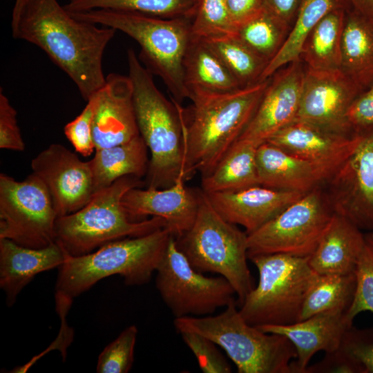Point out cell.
Listing matches in <instances>:
<instances>
[{
  "label": "cell",
  "instance_id": "obj_1",
  "mask_svg": "<svg viewBox=\"0 0 373 373\" xmlns=\"http://www.w3.org/2000/svg\"><path fill=\"white\" fill-rule=\"evenodd\" d=\"M11 28L15 39L41 49L85 100L104 86L103 56L116 30L75 18L57 0H15Z\"/></svg>",
  "mask_w": 373,
  "mask_h": 373
},
{
  "label": "cell",
  "instance_id": "obj_2",
  "mask_svg": "<svg viewBox=\"0 0 373 373\" xmlns=\"http://www.w3.org/2000/svg\"><path fill=\"white\" fill-rule=\"evenodd\" d=\"M270 78L224 93H194L189 114L180 106L184 142V180L208 175L252 118Z\"/></svg>",
  "mask_w": 373,
  "mask_h": 373
},
{
  "label": "cell",
  "instance_id": "obj_3",
  "mask_svg": "<svg viewBox=\"0 0 373 373\" xmlns=\"http://www.w3.org/2000/svg\"><path fill=\"white\" fill-rule=\"evenodd\" d=\"M127 61L140 135L151 154L146 188H168L179 179L185 181L181 104L164 97L152 73L141 64L133 49L127 51Z\"/></svg>",
  "mask_w": 373,
  "mask_h": 373
},
{
  "label": "cell",
  "instance_id": "obj_4",
  "mask_svg": "<svg viewBox=\"0 0 373 373\" xmlns=\"http://www.w3.org/2000/svg\"><path fill=\"white\" fill-rule=\"evenodd\" d=\"M164 227L149 234L108 242L95 251L73 256L64 252L55 294L73 300L100 280L119 275L128 285L147 283L160 263L169 240Z\"/></svg>",
  "mask_w": 373,
  "mask_h": 373
},
{
  "label": "cell",
  "instance_id": "obj_5",
  "mask_svg": "<svg viewBox=\"0 0 373 373\" xmlns=\"http://www.w3.org/2000/svg\"><path fill=\"white\" fill-rule=\"evenodd\" d=\"M70 14L78 19L119 30L133 38L141 49L140 60L162 79L173 100L181 104L189 98L183 64L192 38L191 19H165L103 9Z\"/></svg>",
  "mask_w": 373,
  "mask_h": 373
},
{
  "label": "cell",
  "instance_id": "obj_6",
  "mask_svg": "<svg viewBox=\"0 0 373 373\" xmlns=\"http://www.w3.org/2000/svg\"><path fill=\"white\" fill-rule=\"evenodd\" d=\"M143 185L141 178L127 175L96 192L78 211L57 218L55 242L66 253L78 256L115 240L142 236L166 227L162 218L134 221L125 211L122 204L124 194Z\"/></svg>",
  "mask_w": 373,
  "mask_h": 373
},
{
  "label": "cell",
  "instance_id": "obj_7",
  "mask_svg": "<svg viewBox=\"0 0 373 373\" xmlns=\"http://www.w3.org/2000/svg\"><path fill=\"white\" fill-rule=\"evenodd\" d=\"M237 305L234 300L216 316L175 318L174 327L179 333L191 332L211 339L225 351L238 373H291L296 357L292 343L247 323Z\"/></svg>",
  "mask_w": 373,
  "mask_h": 373
},
{
  "label": "cell",
  "instance_id": "obj_8",
  "mask_svg": "<svg viewBox=\"0 0 373 373\" xmlns=\"http://www.w3.org/2000/svg\"><path fill=\"white\" fill-rule=\"evenodd\" d=\"M175 241L195 269L224 277L236 292L237 305L242 304L254 288L247 262V233L223 219L203 191L193 225Z\"/></svg>",
  "mask_w": 373,
  "mask_h": 373
},
{
  "label": "cell",
  "instance_id": "obj_9",
  "mask_svg": "<svg viewBox=\"0 0 373 373\" xmlns=\"http://www.w3.org/2000/svg\"><path fill=\"white\" fill-rule=\"evenodd\" d=\"M249 260L258 269L259 280L240 306L245 321L256 327L300 321L305 297L318 276L309 257L271 254Z\"/></svg>",
  "mask_w": 373,
  "mask_h": 373
},
{
  "label": "cell",
  "instance_id": "obj_10",
  "mask_svg": "<svg viewBox=\"0 0 373 373\" xmlns=\"http://www.w3.org/2000/svg\"><path fill=\"white\" fill-rule=\"evenodd\" d=\"M323 184H319L275 218L247 234L248 258L283 254L309 257L334 216Z\"/></svg>",
  "mask_w": 373,
  "mask_h": 373
},
{
  "label": "cell",
  "instance_id": "obj_11",
  "mask_svg": "<svg viewBox=\"0 0 373 373\" xmlns=\"http://www.w3.org/2000/svg\"><path fill=\"white\" fill-rule=\"evenodd\" d=\"M156 271V288L175 318L209 316L236 300L228 280L220 276L207 277L195 269L173 235Z\"/></svg>",
  "mask_w": 373,
  "mask_h": 373
},
{
  "label": "cell",
  "instance_id": "obj_12",
  "mask_svg": "<svg viewBox=\"0 0 373 373\" xmlns=\"http://www.w3.org/2000/svg\"><path fill=\"white\" fill-rule=\"evenodd\" d=\"M50 193L32 173L22 181L0 174V239L30 248L55 242L57 218Z\"/></svg>",
  "mask_w": 373,
  "mask_h": 373
},
{
  "label": "cell",
  "instance_id": "obj_13",
  "mask_svg": "<svg viewBox=\"0 0 373 373\" xmlns=\"http://www.w3.org/2000/svg\"><path fill=\"white\" fill-rule=\"evenodd\" d=\"M361 131L354 152L323 184L335 213L373 231V127Z\"/></svg>",
  "mask_w": 373,
  "mask_h": 373
},
{
  "label": "cell",
  "instance_id": "obj_14",
  "mask_svg": "<svg viewBox=\"0 0 373 373\" xmlns=\"http://www.w3.org/2000/svg\"><path fill=\"white\" fill-rule=\"evenodd\" d=\"M361 92L341 69L324 70L307 67L296 119L339 133H354L346 115Z\"/></svg>",
  "mask_w": 373,
  "mask_h": 373
},
{
  "label": "cell",
  "instance_id": "obj_15",
  "mask_svg": "<svg viewBox=\"0 0 373 373\" xmlns=\"http://www.w3.org/2000/svg\"><path fill=\"white\" fill-rule=\"evenodd\" d=\"M30 166L47 188L57 217L78 211L95 194L88 161H82L60 144H52L41 151Z\"/></svg>",
  "mask_w": 373,
  "mask_h": 373
},
{
  "label": "cell",
  "instance_id": "obj_16",
  "mask_svg": "<svg viewBox=\"0 0 373 373\" xmlns=\"http://www.w3.org/2000/svg\"><path fill=\"white\" fill-rule=\"evenodd\" d=\"M362 137V131L343 134L295 119L267 142L312 163L325 182L354 152Z\"/></svg>",
  "mask_w": 373,
  "mask_h": 373
},
{
  "label": "cell",
  "instance_id": "obj_17",
  "mask_svg": "<svg viewBox=\"0 0 373 373\" xmlns=\"http://www.w3.org/2000/svg\"><path fill=\"white\" fill-rule=\"evenodd\" d=\"M305 75L301 60L276 71L250 122L236 141L258 147L294 122L299 109Z\"/></svg>",
  "mask_w": 373,
  "mask_h": 373
},
{
  "label": "cell",
  "instance_id": "obj_18",
  "mask_svg": "<svg viewBox=\"0 0 373 373\" xmlns=\"http://www.w3.org/2000/svg\"><path fill=\"white\" fill-rule=\"evenodd\" d=\"M185 182L181 178L165 189L133 188L123 196L122 206L134 221L148 216L162 218L171 234L179 237L193 225L202 193L186 187Z\"/></svg>",
  "mask_w": 373,
  "mask_h": 373
},
{
  "label": "cell",
  "instance_id": "obj_19",
  "mask_svg": "<svg viewBox=\"0 0 373 373\" xmlns=\"http://www.w3.org/2000/svg\"><path fill=\"white\" fill-rule=\"evenodd\" d=\"M97 94L93 119L95 149L119 145L140 135L128 76L109 74Z\"/></svg>",
  "mask_w": 373,
  "mask_h": 373
},
{
  "label": "cell",
  "instance_id": "obj_20",
  "mask_svg": "<svg viewBox=\"0 0 373 373\" xmlns=\"http://www.w3.org/2000/svg\"><path fill=\"white\" fill-rule=\"evenodd\" d=\"M204 193L213 208L223 219L242 226L249 234L306 193L259 184L238 191Z\"/></svg>",
  "mask_w": 373,
  "mask_h": 373
},
{
  "label": "cell",
  "instance_id": "obj_21",
  "mask_svg": "<svg viewBox=\"0 0 373 373\" xmlns=\"http://www.w3.org/2000/svg\"><path fill=\"white\" fill-rule=\"evenodd\" d=\"M353 324L346 312L334 310L315 314L286 325H267L258 327L267 333L282 334L294 345L296 357L291 363V373H304L312 357L319 351L338 350L345 332Z\"/></svg>",
  "mask_w": 373,
  "mask_h": 373
},
{
  "label": "cell",
  "instance_id": "obj_22",
  "mask_svg": "<svg viewBox=\"0 0 373 373\" xmlns=\"http://www.w3.org/2000/svg\"><path fill=\"white\" fill-rule=\"evenodd\" d=\"M64 262L62 248L54 242L43 248H30L8 239H0V287L8 307L21 290L43 271L59 267Z\"/></svg>",
  "mask_w": 373,
  "mask_h": 373
},
{
  "label": "cell",
  "instance_id": "obj_23",
  "mask_svg": "<svg viewBox=\"0 0 373 373\" xmlns=\"http://www.w3.org/2000/svg\"><path fill=\"white\" fill-rule=\"evenodd\" d=\"M364 241V233L343 216L334 213L314 253L309 257L318 274L346 275L355 273Z\"/></svg>",
  "mask_w": 373,
  "mask_h": 373
},
{
  "label": "cell",
  "instance_id": "obj_24",
  "mask_svg": "<svg viewBox=\"0 0 373 373\" xmlns=\"http://www.w3.org/2000/svg\"><path fill=\"white\" fill-rule=\"evenodd\" d=\"M256 165L259 184L264 186L307 193L324 182L312 163L267 142L257 149Z\"/></svg>",
  "mask_w": 373,
  "mask_h": 373
},
{
  "label": "cell",
  "instance_id": "obj_25",
  "mask_svg": "<svg viewBox=\"0 0 373 373\" xmlns=\"http://www.w3.org/2000/svg\"><path fill=\"white\" fill-rule=\"evenodd\" d=\"M363 92L373 84V17L347 10L340 68Z\"/></svg>",
  "mask_w": 373,
  "mask_h": 373
},
{
  "label": "cell",
  "instance_id": "obj_26",
  "mask_svg": "<svg viewBox=\"0 0 373 373\" xmlns=\"http://www.w3.org/2000/svg\"><path fill=\"white\" fill-rule=\"evenodd\" d=\"M185 86L194 93H224L241 88L205 40L192 36L184 59Z\"/></svg>",
  "mask_w": 373,
  "mask_h": 373
},
{
  "label": "cell",
  "instance_id": "obj_27",
  "mask_svg": "<svg viewBox=\"0 0 373 373\" xmlns=\"http://www.w3.org/2000/svg\"><path fill=\"white\" fill-rule=\"evenodd\" d=\"M148 150L140 135L119 145L95 149L93 157L88 161L95 193L122 177L146 176L149 164Z\"/></svg>",
  "mask_w": 373,
  "mask_h": 373
},
{
  "label": "cell",
  "instance_id": "obj_28",
  "mask_svg": "<svg viewBox=\"0 0 373 373\" xmlns=\"http://www.w3.org/2000/svg\"><path fill=\"white\" fill-rule=\"evenodd\" d=\"M254 144L236 141L213 169L202 177L206 193L232 191L259 185L256 151Z\"/></svg>",
  "mask_w": 373,
  "mask_h": 373
},
{
  "label": "cell",
  "instance_id": "obj_29",
  "mask_svg": "<svg viewBox=\"0 0 373 373\" xmlns=\"http://www.w3.org/2000/svg\"><path fill=\"white\" fill-rule=\"evenodd\" d=\"M350 8L347 0H301L285 43L267 64L260 82L270 78L286 64L300 60L301 49L306 38L328 12L337 8Z\"/></svg>",
  "mask_w": 373,
  "mask_h": 373
},
{
  "label": "cell",
  "instance_id": "obj_30",
  "mask_svg": "<svg viewBox=\"0 0 373 373\" xmlns=\"http://www.w3.org/2000/svg\"><path fill=\"white\" fill-rule=\"evenodd\" d=\"M348 9L330 11L310 32L300 52V60L308 68L324 70L341 68L342 37Z\"/></svg>",
  "mask_w": 373,
  "mask_h": 373
},
{
  "label": "cell",
  "instance_id": "obj_31",
  "mask_svg": "<svg viewBox=\"0 0 373 373\" xmlns=\"http://www.w3.org/2000/svg\"><path fill=\"white\" fill-rule=\"evenodd\" d=\"M200 0H68L64 6L70 13L91 10L137 12L165 18L194 17Z\"/></svg>",
  "mask_w": 373,
  "mask_h": 373
},
{
  "label": "cell",
  "instance_id": "obj_32",
  "mask_svg": "<svg viewBox=\"0 0 373 373\" xmlns=\"http://www.w3.org/2000/svg\"><path fill=\"white\" fill-rule=\"evenodd\" d=\"M355 273L346 275L318 274L303 303L300 321L328 311L346 314L356 293Z\"/></svg>",
  "mask_w": 373,
  "mask_h": 373
},
{
  "label": "cell",
  "instance_id": "obj_33",
  "mask_svg": "<svg viewBox=\"0 0 373 373\" xmlns=\"http://www.w3.org/2000/svg\"><path fill=\"white\" fill-rule=\"evenodd\" d=\"M204 40L222 60L241 88L260 82L268 61L256 54L235 35Z\"/></svg>",
  "mask_w": 373,
  "mask_h": 373
},
{
  "label": "cell",
  "instance_id": "obj_34",
  "mask_svg": "<svg viewBox=\"0 0 373 373\" xmlns=\"http://www.w3.org/2000/svg\"><path fill=\"white\" fill-rule=\"evenodd\" d=\"M290 28L262 10L236 28L233 35L269 62L285 43Z\"/></svg>",
  "mask_w": 373,
  "mask_h": 373
},
{
  "label": "cell",
  "instance_id": "obj_35",
  "mask_svg": "<svg viewBox=\"0 0 373 373\" xmlns=\"http://www.w3.org/2000/svg\"><path fill=\"white\" fill-rule=\"evenodd\" d=\"M234 25L224 0H200L192 19V36L210 39L234 34Z\"/></svg>",
  "mask_w": 373,
  "mask_h": 373
},
{
  "label": "cell",
  "instance_id": "obj_36",
  "mask_svg": "<svg viewBox=\"0 0 373 373\" xmlns=\"http://www.w3.org/2000/svg\"><path fill=\"white\" fill-rule=\"evenodd\" d=\"M356 289L346 317L353 324L362 312H373V231L364 233V241L356 269Z\"/></svg>",
  "mask_w": 373,
  "mask_h": 373
},
{
  "label": "cell",
  "instance_id": "obj_37",
  "mask_svg": "<svg viewBox=\"0 0 373 373\" xmlns=\"http://www.w3.org/2000/svg\"><path fill=\"white\" fill-rule=\"evenodd\" d=\"M137 328L131 325L109 343L98 357L97 373H126L130 371L134 361V350Z\"/></svg>",
  "mask_w": 373,
  "mask_h": 373
},
{
  "label": "cell",
  "instance_id": "obj_38",
  "mask_svg": "<svg viewBox=\"0 0 373 373\" xmlns=\"http://www.w3.org/2000/svg\"><path fill=\"white\" fill-rule=\"evenodd\" d=\"M204 373H230L231 367L211 339L191 332L180 333Z\"/></svg>",
  "mask_w": 373,
  "mask_h": 373
},
{
  "label": "cell",
  "instance_id": "obj_39",
  "mask_svg": "<svg viewBox=\"0 0 373 373\" xmlns=\"http://www.w3.org/2000/svg\"><path fill=\"white\" fill-rule=\"evenodd\" d=\"M97 101V93L88 101L81 113L66 124L64 134L75 151L84 157L90 155L95 146L93 136V119Z\"/></svg>",
  "mask_w": 373,
  "mask_h": 373
},
{
  "label": "cell",
  "instance_id": "obj_40",
  "mask_svg": "<svg viewBox=\"0 0 373 373\" xmlns=\"http://www.w3.org/2000/svg\"><path fill=\"white\" fill-rule=\"evenodd\" d=\"M339 349L363 373H373V327L359 329L352 325L345 332Z\"/></svg>",
  "mask_w": 373,
  "mask_h": 373
},
{
  "label": "cell",
  "instance_id": "obj_41",
  "mask_svg": "<svg viewBox=\"0 0 373 373\" xmlns=\"http://www.w3.org/2000/svg\"><path fill=\"white\" fill-rule=\"evenodd\" d=\"M0 148L23 151L25 144L17 124V111L8 98L0 92Z\"/></svg>",
  "mask_w": 373,
  "mask_h": 373
},
{
  "label": "cell",
  "instance_id": "obj_42",
  "mask_svg": "<svg viewBox=\"0 0 373 373\" xmlns=\"http://www.w3.org/2000/svg\"><path fill=\"white\" fill-rule=\"evenodd\" d=\"M346 118L348 125L354 132L373 127V84L354 100Z\"/></svg>",
  "mask_w": 373,
  "mask_h": 373
},
{
  "label": "cell",
  "instance_id": "obj_43",
  "mask_svg": "<svg viewBox=\"0 0 373 373\" xmlns=\"http://www.w3.org/2000/svg\"><path fill=\"white\" fill-rule=\"evenodd\" d=\"M363 373L354 361L339 348L325 353L318 362L308 365L304 373Z\"/></svg>",
  "mask_w": 373,
  "mask_h": 373
},
{
  "label": "cell",
  "instance_id": "obj_44",
  "mask_svg": "<svg viewBox=\"0 0 373 373\" xmlns=\"http://www.w3.org/2000/svg\"><path fill=\"white\" fill-rule=\"evenodd\" d=\"M236 28L251 19L263 9V0H224Z\"/></svg>",
  "mask_w": 373,
  "mask_h": 373
},
{
  "label": "cell",
  "instance_id": "obj_45",
  "mask_svg": "<svg viewBox=\"0 0 373 373\" xmlns=\"http://www.w3.org/2000/svg\"><path fill=\"white\" fill-rule=\"evenodd\" d=\"M301 0H263V8L290 29Z\"/></svg>",
  "mask_w": 373,
  "mask_h": 373
},
{
  "label": "cell",
  "instance_id": "obj_46",
  "mask_svg": "<svg viewBox=\"0 0 373 373\" xmlns=\"http://www.w3.org/2000/svg\"><path fill=\"white\" fill-rule=\"evenodd\" d=\"M351 8L363 15L373 17V0H347Z\"/></svg>",
  "mask_w": 373,
  "mask_h": 373
}]
</instances>
